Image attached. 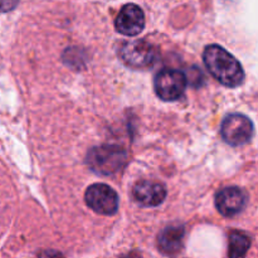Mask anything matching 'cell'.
Listing matches in <instances>:
<instances>
[{
  "label": "cell",
  "instance_id": "cell-8",
  "mask_svg": "<svg viewBox=\"0 0 258 258\" xmlns=\"http://www.w3.org/2000/svg\"><path fill=\"white\" fill-rule=\"evenodd\" d=\"M247 204V196L241 188L228 186L216 196V207L224 217H233L241 213Z\"/></svg>",
  "mask_w": 258,
  "mask_h": 258
},
{
  "label": "cell",
  "instance_id": "cell-5",
  "mask_svg": "<svg viewBox=\"0 0 258 258\" xmlns=\"http://www.w3.org/2000/svg\"><path fill=\"white\" fill-rule=\"evenodd\" d=\"M221 134L224 141L229 145H244L253 135V123L242 113H231L222 122Z\"/></svg>",
  "mask_w": 258,
  "mask_h": 258
},
{
  "label": "cell",
  "instance_id": "cell-2",
  "mask_svg": "<svg viewBox=\"0 0 258 258\" xmlns=\"http://www.w3.org/2000/svg\"><path fill=\"white\" fill-rule=\"evenodd\" d=\"M127 155L117 145H102L93 148L87 154L88 166L100 175H112L125 166Z\"/></svg>",
  "mask_w": 258,
  "mask_h": 258
},
{
  "label": "cell",
  "instance_id": "cell-6",
  "mask_svg": "<svg viewBox=\"0 0 258 258\" xmlns=\"http://www.w3.org/2000/svg\"><path fill=\"white\" fill-rule=\"evenodd\" d=\"M87 206L93 212L103 216L115 214L118 209V196L106 184H93L85 194Z\"/></svg>",
  "mask_w": 258,
  "mask_h": 258
},
{
  "label": "cell",
  "instance_id": "cell-11",
  "mask_svg": "<svg viewBox=\"0 0 258 258\" xmlns=\"http://www.w3.org/2000/svg\"><path fill=\"white\" fill-rule=\"evenodd\" d=\"M251 247V238L246 233L239 231H233L229 234L228 257L229 258H244Z\"/></svg>",
  "mask_w": 258,
  "mask_h": 258
},
{
  "label": "cell",
  "instance_id": "cell-10",
  "mask_svg": "<svg viewBox=\"0 0 258 258\" xmlns=\"http://www.w3.org/2000/svg\"><path fill=\"white\" fill-rule=\"evenodd\" d=\"M184 239V227L183 226H170L166 227L158 238L159 249L164 254L175 256L183 248Z\"/></svg>",
  "mask_w": 258,
  "mask_h": 258
},
{
  "label": "cell",
  "instance_id": "cell-1",
  "mask_svg": "<svg viewBox=\"0 0 258 258\" xmlns=\"http://www.w3.org/2000/svg\"><path fill=\"white\" fill-rule=\"evenodd\" d=\"M207 70L218 82L227 87H238L244 80V71L241 63L223 47L211 44L203 52Z\"/></svg>",
  "mask_w": 258,
  "mask_h": 258
},
{
  "label": "cell",
  "instance_id": "cell-12",
  "mask_svg": "<svg viewBox=\"0 0 258 258\" xmlns=\"http://www.w3.org/2000/svg\"><path fill=\"white\" fill-rule=\"evenodd\" d=\"M38 258H66L60 252L53 251V249H47V251L40 252Z\"/></svg>",
  "mask_w": 258,
  "mask_h": 258
},
{
  "label": "cell",
  "instance_id": "cell-4",
  "mask_svg": "<svg viewBox=\"0 0 258 258\" xmlns=\"http://www.w3.org/2000/svg\"><path fill=\"white\" fill-rule=\"evenodd\" d=\"M188 78L178 70H164L154 81L155 92L163 101H176L184 95Z\"/></svg>",
  "mask_w": 258,
  "mask_h": 258
},
{
  "label": "cell",
  "instance_id": "cell-9",
  "mask_svg": "<svg viewBox=\"0 0 258 258\" xmlns=\"http://www.w3.org/2000/svg\"><path fill=\"white\" fill-rule=\"evenodd\" d=\"M133 196L144 207L160 206L166 198V188L158 181L143 180L134 185Z\"/></svg>",
  "mask_w": 258,
  "mask_h": 258
},
{
  "label": "cell",
  "instance_id": "cell-3",
  "mask_svg": "<svg viewBox=\"0 0 258 258\" xmlns=\"http://www.w3.org/2000/svg\"><path fill=\"white\" fill-rule=\"evenodd\" d=\"M118 55L130 67L146 68L155 62L158 52L146 40H128L118 48Z\"/></svg>",
  "mask_w": 258,
  "mask_h": 258
},
{
  "label": "cell",
  "instance_id": "cell-7",
  "mask_svg": "<svg viewBox=\"0 0 258 258\" xmlns=\"http://www.w3.org/2000/svg\"><path fill=\"white\" fill-rule=\"evenodd\" d=\"M115 27L117 32L123 35L134 37L140 34L145 27V15L143 9L136 4H126L116 17Z\"/></svg>",
  "mask_w": 258,
  "mask_h": 258
},
{
  "label": "cell",
  "instance_id": "cell-13",
  "mask_svg": "<svg viewBox=\"0 0 258 258\" xmlns=\"http://www.w3.org/2000/svg\"><path fill=\"white\" fill-rule=\"evenodd\" d=\"M121 258H141V256L139 253H136V252H130V253L125 254V256H122Z\"/></svg>",
  "mask_w": 258,
  "mask_h": 258
}]
</instances>
